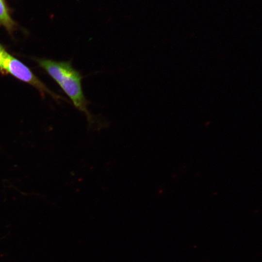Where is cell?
Masks as SVG:
<instances>
[{"mask_svg":"<svg viewBox=\"0 0 262 262\" xmlns=\"http://www.w3.org/2000/svg\"><path fill=\"white\" fill-rule=\"evenodd\" d=\"M0 69L2 71L9 73L17 79L35 87L42 93L47 92L55 96L28 67L7 52L2 61Z\"/></svg>","mask_w":262,"mask_h":262,"instance_id":"obj_2","label":"cell"},{"mask_svg":"<svg viewBox=\"0 0 262 262\" xmlns=\"http://www.w3.org/2000/svg\"><path fill=\"white\" fill-rule=\"evenodd\" d=\"M0 24L10 33H12L16 27L3 0H0Z\"/></svg>","mask_w":262,"mask_h":262,"instance_id":"obj_3","label":"cell"},{"mask_svg":"<svg viewBox=\"0 0 262 262\" xmlns=\"http://www.w3.org/2000/svg\"><path fill=\"white\" fill-rule=\"evenodd\" d=\"M38 62L57 82L74 106L85 115L89 123L92 124L95 119L88 109L90 102L85 98L82 90V80L83 77L80 71L73 67L70 61L40 59Z\"/></svg>","mask_w":262,"mask_h":262,"instance_id":"obj_1","label":"cell"},{"mask_svg":"<svg viewBox=\"0 0 262 262\" xmlns=\"http://www.w3.org/2000/svg\"><path fill=\"white\" fill-rule=\"evenodd\" d=\"M6 52L4 48L0 44V66Z\"/></svg>","mask_w":262,"mask_h":262,"instance_id":"obj_4","label":"cell"}]
</instances>
